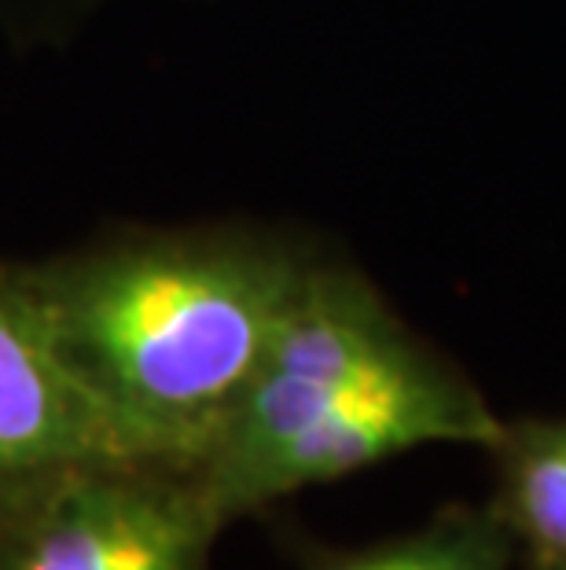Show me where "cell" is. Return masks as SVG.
<instances>
[{
  "instance_id": "6da1fadb",
  "label": "cell",
  "mask_w": 566,
  "mask_h": 570,
  "mask_svg": "<svg viewBox=\"0 0 566 570\" xmlns=\"http://www.w3.org/2000/svg\"><path fill=\"white\" fill-rule=\"evenodd\" d=\"M306 262L261 233L170 228L22 265V281L137 456L196 468L255 383Z\"/></svg>"
},
{
  "instance_id": "7a4b0ae2",
  "label": "cell",
  "mask_w": 566,
  "mask_h": 570,
  "mask_svg": "<svg viewBox=\"0 0 566 570\" xmlns=\"http://www.w3.org/2000/svg\"><path fill=\"white\" fill-rule=\"evenodd\" d=\"M221 515L196 471L75 460L0 482V570H207Z\"/></svg>"
},
{
  "instance_id": "5b68a950",
  "label": "cell",
  "mask_w": 566,
  "mask_h": 570,
  "mask_svg": "<svg viewBox=\"0 0 566 570\" xmlns=\"http://www.w3.org/2000/svg\"><path fill=\"white\" fill-rule=\"evenodd\" d=\"M500 453L508 456L500 515L540 563H566V423L508 431Z\"/></svg>"
},
{
  "instance_id": "3957f363",
  "label": "cell",
  "mask_w": 566,
  "mask_h": 570,
  "mask_svg": "<svg viewBox=\"0 0 566 570\" xmlns=\"http://www.w3.org/2000/svg\"><path fill=\"white\" fill-rule=\"evenodd\" d=\"M115 456L143 460L59 357L22 265L0 262V482Z\"/></svg>"
},
{
  "instance_id": "8992f818",
  "label": "cell",
  "mask_w": 566,
  "mask_h": 570,
  "mask_svg": "<svg viewBox=\"0 0 566 570\" xmlns=\"http://www.w3.org/2000/svg\"><path fill=\"white\" fill-rule=\"evenodd\" d=\"M548 570H566V563H545Z\"/></svg>"
},
{
  "instance_id": "52a82bcc",
  "label": "cell",
  "mask_w": 566,
  "mask_h": 570,
  "mask_svg": "<svg viewBox=\"0 0 566 570\" xmlns=\"http://www.w3.org/2000/svg\"><path fill=\"white\" fill-rule=\"evenodd\" d=\"M540 570H548V567H545V563H540Z\"/></svg>"
},
{
  "instance_id": "277c9868",
  "label": "cell",
  "mask_w": 566,
  "mask_h": 570,
  "mask_svg": "<svg viewBox=\"0 0 566 570\" xmlns=\"http://www.w3.org/2000/svg\"><path fill=\"white\" fill-rule=\"evenodd\" d=\"M515 541L519 533L500 515V508H453L413 533L328 556L312 570H512Z\"/></svg>"
}]
</instances>
